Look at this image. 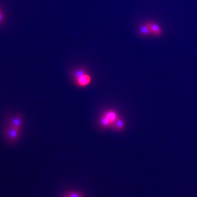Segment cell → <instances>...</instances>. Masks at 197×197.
Wrapping results in <instances>:
<instances>
[{
  "mask_svg": "<svg viewBox=\"0 0 197 197\" xmlns=\"http://www.w3.org/2000/svg\"><path fill=\"white\" fill-rule=\"evenodd\" d=\"M23 124V116L21 113L16 114L11 122V127L21 130Z\"/></svg>",
  "mask_w": 197,
  "mask_h": 197,
  "instance_id": "cell-3",
  "label": "cell"
},
{
  "mask_svg": "<svg viewBox=\"0 0 197 197\" xmlns=\"http://www.w3.org/2000/svg\"><path fill=\"white\" fill-rule=\"evenodd\" d=\"M111 128L115 131H122L125 128L124 120L122 118L118 117V118L113 123Z\"/></svg>",
  "mask_w": 197,
  "mask_h": 197,
  "instance_id": "cell-5",
  "label": "cell"
},
{
  "mask_svg": "<svg viewBox=\"0 0 197 197\" xmlns=\"http://www.w3.org/2000/svg\"><path fill=\"white\" fill-rule=\"evenodd\" d=\"M99 124H100V127L103 129H107L110 127L111 128L112 125V123L104 115H102L100 117Z\"/></svg>",
  "mask_w": 197,
  "mask_h": 197,
  "instance_id": "cell-7",
  "label": "cell"
},
{
  "mask_svg": "<svg viewBox=\"0 0 197 197\" xmlns=\"http://www.w3.org/2000/svg\"><path fill=\"white\" fill-rule=\"evenodd\" d=\"M20 131L21 130L19 129L14 128L13 127H10L9 130L7 133V135H8V138L11 143H15L17 141L19 136Z\"/></svg>",
  "mask_w": 197,
  "mask_h": 197,
  "instance_id": "cell-4",
  "label": "cell"
},
{
  "mask_svg": "<svg viewBox=\"0 0 197 197\" xmlns=\"http://www.w3.org/2000/svg\"><path fill=\"white\" fill-rule=\"evenodd\" d=\"M3 21V15L2 12L0 11V23H2Z\"/></svg>",
  "mask_w": 197,
  "mask_h": 197,
  "instance_id": "cell-11",
  "label": "cell"
},
{
  "mask_svg": "<svg viewBox=\"0 0 197 197\" xmlns=\"http://www.w3.org/2000/svg\"><path fill=\"white\" fill-rule=\"evenodd\" d=\"M62 197H85L84 195L77 190H70L65 193Z\"/></svg>",
  "mask_w": 197,
  "mask_h": 197,
  "instance_id": "cell-10",
  "label": "cell"
},
{
  "mask_svg": "<svg viewBox=\"0 0 197 197\" xmlns=\"http://www.w3.org/2000/svg\"><path fill=\"white\" fill-rule=\"evenodd\" d=\"M86 74H87L86 70L84 68H80L76 69L75 70L73 71L72 76H73V80L75 81H76L79 78L83 76V75H86Z\"/></svg>",
  "mask_w": 197,
  "mask_h": 197,
  "instance_id": "cell-8",
  "label": "cell"
},
{
  "mask_svg": "<svg viewBox=\"0 0 197 197\" xmlns=\"http://www.w3.org/2000/svg\"><path fill=\"white\" fill-rule=\"evenodd\" d=\"M91 76L87 73L80 77L77 79L76 81H75L77 86L79 87H85L88 86L91 84Z\"/></svg>",
  "mask_w": 197,
  "mask_h": 197,
  "instance_id": "cell-2",
  "label": "cell"
},
{
  "mask_svg": "<svg viewBox=\"0 0 197 197\" xmlns=\"http://www.w3.org/2000/svg\"><path fill=\"white\" fill-rule=\"evenodd\" d=\"M102 115H104L112 124L119 117L117 112L113 110H110L105 111Z\"/></svg>",
  "mask_w": 197,
  "mask_h": 197,
  "instance_id": "cell-6",
  "label": "cell"
},
{
  "mask_svg": "<svg viewBox=\"0 0 197 197\" xmlns=\"http://www.w3.org/2000/svg\"><path fill=\"white\" fill-rule=\"evenodd\" d=\"M139 33L141 36L143 37L148 36L151 35V32L150 31V28L146 23L141 25L139 27Z\"/></svg>",
  "mask_w": 197,
  "mask_h": 197,
  "instance_id": "cell-9",
  "label": "cell"
},
{
  "mask_svg": "<svg viewBox=\"0 0 197 197\" xmlns=\"http://www.w3.org/2000/svg\"><path fill=\"white\" fill-rule=\"evenodd\" d=\"M146 23L150 28L151 35L156 37H159L163 34V30L158 24L152 21H148Z\"/></svg>",
  "mask_w": 197,
  "mask_h": 197,
  "instance_id": "cell-1",
  "label": "cell"
}]
</instances>
